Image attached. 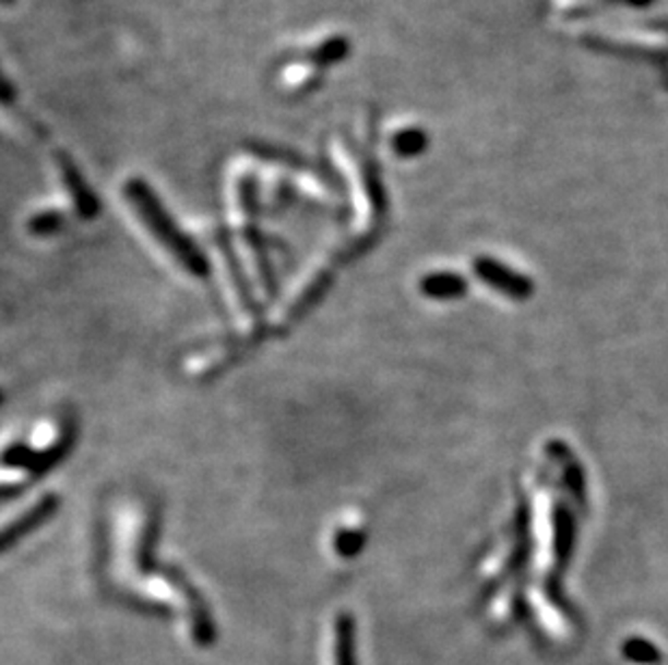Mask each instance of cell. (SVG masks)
I'll return each instance as SVG.
<instances>
[{
	"mask_svg": "<svg viewBox=\"0 0 668 665\" xmlns=\"http://www.w3.org/2000/svg\"><path fill=\"white\" fill-rule=\"evenodd\" d=\"M160 510L145 495L123 497L112 508L107 568L117 588L132 594L158 568Z\"/></svg>",
	"mask_w": 668,
	"mask_h": 665,
	"instance_id": "1",
	"label": "cell"
},
{
	"mask_svg": "<svg viewBox=\"0 0 668 665\" xmlns=\"http://www.w3.org/2000/svg\"><path fill=\"white\" fill-rule=\"evenodd\" d=\"M76 442V424L65 413L37 418L0 437V495L28 488L59 464Z\"/></svg>",
	"mask_w": 668,
	"mask_h": 665,
	"instance_id": "2",
	"label": "cell"
},
{
	"mask_svg": "<svg viewBox=\"0 0 668 665\" xmlns=\"http://www.w3.org/2000/svg\"><path fill=\"white\" fill-rule=\"evenodd\" d=\"M121 195L136 221L184 275L191 279H208L213 275L208 253L167 213L156 191L143 178L130 176L121 186Z\"/></svg>",
	"mask_w": 668,
	"mask_h": 665,
	"instance_id": "3",
	"label": "cell"
},
{
	"mask_svg": "<svg viewBox=\"0 0 668 665\" xmlns=\"http://www.w3.org/2000/svg\"><path fill=\"white\" fill-rule=\"evenodd\" d=\"M59 510V497L55 493H37L22 499L13 508L0 510V554L17 545L28 534L37 532Z\"/></svg>",
	"mask_w": 668,
	"mask_h": 665,
	"instance_id": "4",
	"label": "cell"
},
{
	"mask_svg": "<svg viewBox=\"0 0 668 665\" xmlns=\"http://www.w3.org/2000/svg\"><path fill=\"white\" fill-rule=\"evenodd\" d=\"M474 275L489 286L491 290L513 299V301H526L535 294V281L528 279L526 275H522L520 270H513L511 266H506L500 259L493 257H476L472 264Z\"/></svg>",
	"mask_w": 668,
	"mask_h": 665,
	"instance_id": "5",
	"label": "cell"
},
{
	"mask_svg": "<svg viewBox=\"0 0 668 665\" xmlns=\"http://www.w3.org/2000/svg\"><path fill=\"white\" fill-rule=\"evenodd\" d=\"M57 169H59V176H61V184L70 195L74 217L83 219V221L96 219L98 213H100V204H98L94 191L90 189V184L85 182L76 162L68 154L61 152V154H57Z\"/></svg>",
	"mask_w": 668,
	"mask_h": 665,
	"instance_id": "6",
	"label": "cell"
},
{
	"mask_svg": "<svg viewBox=\"0 0 668 665\" xmlns=\"http://www.w3.org/2000/svg\"><path fill=\"white\" fill-rule=\"evenodd\" d=\"M467 290H469L467 279L452 270L431 273L420 279V292L433 301H454L465 297Z\"/></svg>",
	"mask_w": 668,
	"mask_h": 665,
	"instance_id": "7",
	"label": "cell"
},
{
	"mask_svg": "<svg viewBox=\"0 0 668 665\" xmlns=\"http://www.w3.org/2000/svg\"><path fill=\"white\" fill-rule=\"evenodd\" d=\"M70 222V215L63 208H41L26 219V231L31 235H55L61 233Z\"/></svg>",
	"mask_w": 668,
	"mask_h": 665,
	"instance_id": "8",
	"label": "cell"
},
{
	"mask_svg": "<svg viewBox=\"0 0 668 665\" xmlns=\"http://www.w3.org/2000/svg\"><path fill=\"white\" fill-rule=\"evenodd\" d=\"M573 543H575L573 517L564 506H557V512H554V552H557L560 564H564L569 559V555L573 552Z\"/></svg>",
	"mask_w": 668,
	"mask_h": 665,
	"instance_id": "9",
	"label": "cell"
},
{
	"mask_svg": "<svg viewBox=\"0 0 668 665\" xmlns=\"http://www.w3.org/2000/svg\"><path fill=\"white\" fill-rule=\"evenodd\" d=\"M429 147V136L418 125H407L392 136V149L401 158H416Z\"/></svg>",
	"mask_w": 668,
	"mask_h": 665,
	"instance_id": "10",
	"label": "cell"
},
{
	"mask_svg": "<svg viewBox=\"0 0 668 665\" xmlns=\"http://www.w3.org/2000/svg\"><path fill=\"white\" fill-rule=\"evenodd\" d=\"M363 541L366 536L359 530H339L334 539L335 554L342 557H355L363 549Z\"/></svg>",
	"mask_w": 668,
	"mask_h": 665,
	"instance_id": "11",
	"label": "cell"
},
{
	"mask_svg": "<svg viewBox=\"0 0 668 665\" xmlns=\"http://www.w3.org/2000/svg\"><path fill=\"white\" fill-rule=\"evenodd\" d=\"M13 89H11V85H9V81L4 78V74L0 72V102H11L13 100V94H11Z\"/></svg>",
	"mask_w": 668,
	"mask_h": 665,
	"instance_id": "12",
	"label": "cell"
},
{
	"mask_svg": "<svg viewBox=\"0 0 668 665\" xmlns=\"http://www.w3.org/2000/svg\"><path fill=\"white\" fill-rule=\"evenodd\" d=\"M13 2H15V0H0L2 7H9V4H13Z\"/></svg>",
	"mask_w": 668,
	"mask_h": 665,
	"instance_id": "13",
	"label": "cell"
},
{
	"mask_svg": "<svg viewBox=\"0 0 668 665\" xmlns=\"http://www.w3.org/2000/svg\"><path fill=\"white\" fill-rule=\"evenodd\" d=\"M2 400H4V394H2V389H0V402H2Z\"/></svg>",
	"mask_w": 668,
	"mask_h": 665,
	"instance_id": "14",
	"label": "cell"
}]
</instances>
